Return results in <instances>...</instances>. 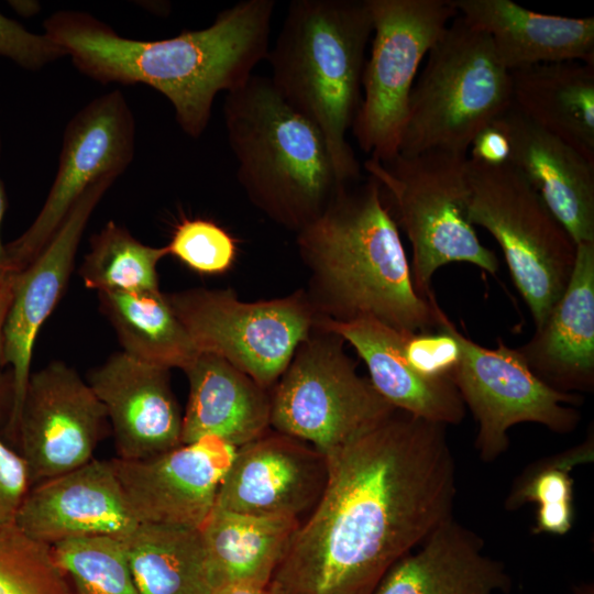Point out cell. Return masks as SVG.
<instances>
[{
  "label": "cell",
  "mask_w": 594,
  "mask_h": 594,
  "mask_svg": "<svg viewBox=\"0 0 594 594\" xmlns=\"http://www.w3.org/2000/svg\"><path fill=\"white\" fill-rule=\"evenodd\" d=\"M167 298L199 352L227 360L268 391L319 319L305 289L242 301L231 289L194 287Z\"/></svg>",
  "instance_id": "8fae6325"
},
{
  "label": "cell",
  "mask_w": 594,
  "mask_h": 594,
  "mask_svg": "<svg viewBox=\"0 0 594 594\" xmlns=\"http://www.w3.org/2000/svg\"><path fill=\"white\" fill-rule=\"evenodd\" d=\"M18 272H8L0 276V366L3 360V330L8 312L12 302Z\"/></svg>",
  "instance_id": "ab89813d"
},
{
  "label": "cell",
  "mask_w": 594,
  "mask_h": 594,
  "mask_svg": "<svg viewBox=\"0 0 594 594\" xmlns=\"http://www.w3.org/2000/svg\"><path fill=\"white\" fill-rule=\"evenodd\" d=\"M166 246L168 254L205 274L226 272L237 255V244L230 233L219 224L200 218L182 220Z\"/></svg>",
  "instance_id": "836d02e7"
},
{
  "label": "cell",
  "mask_w": 594,
  "mask_h": 594,
  "mask_svg": "<svg viewBox=\"0 0 594 594\" xmlns=\"http://www.w3.org/2000/svg\"><path fill=\"white\" fill-rule=\"evenodd\" d=\"M0 56L22 68L36 70L66 54L45 33L31 32L0 12Z\"/></svg>",
  "instance_id": "d590c367"
},
{
  "label": "cell",
  "mask_w": 594,
  "mask_h": 594,
  "mask_svg": "<svg viewBox=\"0 0 594 594\" xmlns=\"http://www.w3.org/2000/svg\"><path fill=\"white\" fill-rule=\"evenodd\" d=\"M52 548L72 594H140L121 540L86 537Z\"/></svg>",
  "instance_id": "4dcf8cb0"
},
{
  "label": "cell",
  "mask_w": 594,
  "mask_h": 594,
  "mask_svg": "<svg viewBox=\"0 0 594 594\" xmlns=\"http://www.w3.org/2000/svg\"><path fill=\"white\" fill-rule=\"evenodd\" d=\"M10 6L22 15H32L35 13L37 4L32 1H10Z\"/></svg>",
  "instance_id": "7bdbcfd3"
},
{
  "label": "cell",
  "mask_w": 594,
  "mask_h": 594,
  "mask_svg": "<svg viewBox=\"0 0 594 594\" xmlns=\"http://www.w3.org/2000/svg\"><path fill=\"white\" fill-rule=\"evenodd\" d=\"M372 34L367 0H294L266 58L272 86L319 129L344 185L361 178L348 133L361 102Z\"/></svg>",
  "instance_id": "277c9868"
},
{
  "label": "cell",
  "mask_w": 594,
  "mask_h": 594,
  "mask_svg": "<svg viewBox=\"0 0 594 594\" xmlns=\"http://www.w3.org/2000/svg\"><path fill=\"white\" fill-rule=\"evenodd\" d=\"M274 9L273 0H242L207 28L154 41L121 36L86 12L58 11L44 21V33L94 80L157 90L180 129L199 138L217 95L245 85L267 58Z\"/></svg>",
  "instance_id": "7a4b0ae2"
},
{
  "label": "cell",
  "mask_w": 594,
  "mask_h": 594,
  "mask_svg": "<svg viewBox=\"0 0 594 594\" xmlns=\"http://www.w3.org/2000/svg\"><path fill=\"white\" fill-rule=\"evenodd\" d=\"M461 356L451 380L479 429L475 449L493 462L509 448L508 430L517 424H539L556 433L574 431L581 414L580 394L563 393L543 383L516 349L501 339L494 349L482 346L457 329Z\"/></svg>",
  "instance_id": "7c38bea8"
},
{
  "label": "cell",
  "mask_w": 594,
  "mask_h": 594,
  "mask_svg": "<svg viewBox=\"0 0 594 594\" xmlns=\"http://www.w3.org/2000/svg\"><path fill=\"white\" fill-rule=\"evenodd\" d=\"M0 594H72L52 546L14 524L0 528Z\"/></svg>",
  "instance_id": "1f68e13d"
},
{
  "label": "cell",
  "mask_w": 594,
  "mask_h": 594,
  "mask_svg": "<svg viewBox=\"0 0 594 594\" xmlns=\"http://www.w3.org/2000/svg\"><path fill=\"white\" fill-rule=\"evenodd\" d=\"M14 525L30 538L55 543L86 538H125L138 525L112 460H90L33 485Z\"/></svg>",
  "instance_id": "ac0fdd59"
},
{
  "label": "cell",
  "mask_w": 594,
  "mask_h": 594,
  "mask_svg": "<svg viewBox=\"0 0 594 594\" xmlns=\"http://www.w3.org/2000/svg\"><path fill=\"white\" fill-rule=\"evenodd\" d=\"M113 182L105 179L90 186L73 206L44 249L25 268L18 272L3 330L4 365L11 366L8 429L12 433L31 375L36 336L64 293L87 222Z\"/></svg>",
  "instance_id": "2e32d148"
},
{
  "label": "cell",
  "mask_w": 594,
  "mask_h": 594,
  "mask_svg": "<svg viewBox=\"0 0 594 594\" xmlns=\"http://www.w3.org/2000/svg\"><path fill=\"white\" fill-rule=\"evenodd\" d=\"M87 383L111 421L118 459H147L183 444L169 370L118 352L94 369Z\"/></svg>",
  "instance_id": "d6986e66"
},
{
  "label": "cell",
  "mask_w": 594,
  "mask_h": 594,
  "mask_svg": "<svg viewBox=\"0 0 594 594\" xmlns=\"http://www.w3.org/2000/svg\"><path fill=\"white\" fill-rule=\"evenodd\" d=\"M327 474L322 453L307 442L268 430L238 448L215 506L300 520L318 503Z\"/></svg>",
  "instance_id": "e0dca14e"
},
{
  "label": "cell",
  "mask_w": 594,
  "mask_h": 594,
  "mask_svg": "<svg viewBox=\"0 0 594 594\" xmlns=\"http://www.w3.org/2000/svg\"><path fill=\"white\" fill-rule=\"evenodd\" d=\"M223 121L241 187L278 226L299 232L345 186L319 129L282 99L268 77L253 75L228 92Z\"/></svg>",
  "instance_id": "5b68a950"
},
{
  "label": "cell",
  "mask_w": 594,
  "mask_h": 594,
  "mask_svg": "<svg viewBox=\"0 0 594 594\" xmlns=\"http://www.w3.org/2000/svg\"><path fill=\"white\" fill-rule=\"evenodd\" d=\"M571 594H594V584L593 582L580 583L572 588Z\"/></svg>",
  "instance_id": "f6af8a7d"
},
{
  "label": "cell",
  "mask_w": 594,
  "mask_h": 594,
  "mask_svg": "<svg viewBox=\"0 0 594 594\" xmlns=\"http://www.w3.org/2000/svg\"><path fill=\"white\" fill-rule=\"evenodd\" d=\"M212 594H275L268 586L261 587L246 584H223Z\"/></svg>",
  "instance_id": "60d3db41"
},
{
  "label": "cell",
  "mask_w": 594,
  "mask_h": 594,
  "mask_svg": "<svg viewBox=\"0 0 594 594\" xmlns=\"http://www.w3.org/2000/svg\"><path fill=\"white\" fill-rule=\"evenodd\" d=\"M574 522V506L558 505L550 507H540L535 517L532 526L534 535H556L563 536L568 534Z\"/></svg>",
  "instance_id": "f35d334b"
},
{
  "label": "cell",
  "mask_w": 594,
  "mask_h": 594,
  "mask_svg": "<svg viewBox=\"0 0 594 594\" xmlns=\"http://www.w3.org/2000/svg\"><path fill=\"white\" fill-rule=\"evenodd\" d=\"M594 431L588 429L585 439L564 451L529 464L516 477L505 499V508L517 510L536 503L538 508L573 505L574 468L593 462Z\"/></svg>",
  "instance_id": "d6a6232c"
},
{
  "label": "cell",
  "mask_w": 594,
  "mask_h": 594,
  "mask_svg": "<svg viewBox=\"0 0 594 594\" xmlns=\"http://www.w3.org/2000/svg\"><path fill=\"white\" fill-rule=\"evenodd\" d=\"M99 306L124 353L142 362L184 370L199 353L167 295L154 292H100Z\"/></svg>",
  "instance_id": "f1b7e54d"
},
{
  "label": "cell",
  "mask_w": 594,
  "mask_h": 594,
  "mask_svg": "<svg viewBox=\"0 0 594 594\" xmlns=\"http://www.w3.org/2000/svg\"><path fill=\"white\" fill-rule=\"evenodd\" d=\"M6 209H7V196H6L3 183L0 178V230H1V223L4 217ZM8 272H11V267L9 264L6 244H3L1 240V231H0V276Z\"/></svg>",
  "instance_id": "b9f144b4"
},
{
  "label": "cell",
  "mask_w": 594,
  "mask_h": 594,
  "mask_svg": "<svg viewBox=\"0 0 594 594\" xmlns=\"http://www.w3.org/2000/svg\"><path fill=\"white\" fill-rule=\"evenodd\" d=\"M237 450L207 437L147 459L112 462L139 524L200 528Z\"/></svg>",
  "instance_id": "9a60e30c"
},
{
  "label": "cell",
  "mask_w": 594,
  "mask_h": 594,
  "mask_svg": "<svg viewBox=\"0 0 594 594\" xmlns=\"http://www.w3.org/2000/svg\"><path fill=\"white\" fill-rule=\"evenodd\" d=\"M373 34L352 125L369 158L399 153L410 92L422 59L457 15L451 0H367Z\"/></svg>",
  "instance_id": "30bf717a"
},
{
  "label": "cell",
  "mask_w": 594,
  "mask_h": 594,
  "mask_svg": "<svg viewBox=\"0 0 594 594\" xmlns=\"http://www.w3.org/2000/svg\"><path fill=\"white\" fill-rule=\"evenodd\" d=\"M8 393L11 395V377H7L0 372V414Z\"/></svg>",
  "instance_id": "ee69618b"
},
{
  "label": "cell",
  "mask_w": 594,
  "mask_h": 594,
  "mask_svg": "<svg viewBox=\"0 0 594 594\" xmlns=\"http://www.w3.org/2000/svg\"><path fill=\"white\" fill-rule=\"evenodd\" d=\"M528 367L563 393L594 389V242L576 244L570 280L544 322L516 348Z\"/></svg>",
  "instance_id": "44dd1931"
},
{
  "label": "cell",
  "mask_w": 594,
  "mask_h": 594,
  "mask_svg": "<svg viewBox=\"0 0 594 594\" xmlns=\"http://www.w3.org/2000/svg\"><path fill=\"white\" fill-rule=\"evenodd\" d=\"M121 541L140 594H212L218 587L199 528L139 524Z\"/></svg>",
  "instance_id": "83f0119b"
},
{
  "label": "cell",
  "mask_w": 594,
  "mask_h": 594,
  "mask_svg": "<svg viewBox=\"0 0 594 594\" xmlns=\"http://www.w3.org/2000/svg\"><path fill=\"white\" fill-rule=\"evenodd\" d=\"M426 57L410 92L398 154H468L476 134L512 107L510 72L487 34L459 14Z\"/></svg>",
  "instance_id": "8992f818"
},
{
  "label": "cell",
  "mask_w": 594,
  "mask_h": 594,
  "mask_svg": "<svg viewBox=\"0 0 594 594\" xmlns=\"http://www.w3.org/2000/svg\"><path fill=\"white\" fill-rule=\"evenodd\" d=\"M457 14L484 31L510 72L536 64H594V19L538 13L512 0H451Z\"/></svg>",
  "instance_id": "d4e9b609"
},
{
  "label": "cell",
  "mask_w": 594,
  "mask_h": 594,
  "mask_svg": "<svg viewBox=\"0 0 594 594\" xmlns=\"http://www.w3.org/2000/svg\"><path fill=\"white\" fill-rule=\"evenodd\" d=\"M30 488L25 461L0 440V528L14 524Z\"/></svg>",
  "instance_id": "8d00e7d4"
},
{
  "label": "cell",
  "mask_w": 594,
  "mask_h": 594,
  "mask_svg": "<svg viewBox=\"0 0 594 594\" xmlns=\"http://www.w3.org/2000/svg\"><path fill=\"white\" fill-rule=\"evenodd\" d=\"M308 272L305 289L321 319L373 318L404 333L437 330L447 315L414 286L398 226L377 182L342 187L326 210L296 233Z\"/></svg>",
  "instance_id": "3957f363"
},
{
  "label": "cell",
  "mask_w": 594,
  "mask_h": 594,
  "mask_svg": "<svg viewBox=\"0 0 594 594\" xmlns=\"http://www.w3.org/2000/svg\"><path fill=\"white\" fill-rule=\"evenodd\" d=\"M344 343L317 323L271 389V428L324 457L395 410L359 374Z\"/></svg>",
  "instance_id": "9c48e42d"
},
{
  "label": "cell",
  "mask_w": 594,
  "mask_h": 594,
  "mask_svg": "<svg viewBox=\"0 0 594 594\" xmlns=\"http://www.w3.org/2000/svg\"><path fill=\"white\" fill-rule=\"evenodd\" d=\"M495 121L508 139V163L542 198L575 244L594 242V163L513 106Z\"/></svg>",
  "instance_id": "ffe728a7"
},
{
  "label": "cell",
  "mask_w": 594,
  "mask_h": 594,
  "mask_svg": "<svg viewBox=\"0 0 594 594\" xmlns=\"http://www.w3.org/2000/svg\"><path fill=\"white\" fill-rule=\"evenodd\" d=\"M468 183V219L499 244L537 329L570 280L576 244L508 162L493 166L469 157Z\"/></svg>",
  "instance_id": "ba28073f"
},
{
  "label": "cell",
  "mask_w": 594,
  "mask_h": 594,
  "mask_svg": "<svg viewBox=\"0 0 594 594\" xmlns=\"http://www.w3.org/2000/svg\"><path fill=\"white\" fill-rule=\"evenodd\" d=\"M468 154L431 150L398 154L380 162L367 158L363 168L380 185L396 224L405 231L413 252L416 292L435 299L431 282L441 266L464 262L494 275L499 262L483 245L468 219Z\"/></svg>",
  "instance_id": "52a82bcc"
},
{
  "label": "cell",
  "mask_w": 594,
  "mask_h": 594,
  "mask_svg": "<svg viewBox=\"0 0 594 594\" xmlns=\"http://www.w3.org/2000/svg\"><path fill=\"white\" fill-rule=\"evenodd\" d=\"M446 428L395 409L327 454L324 490L268 587L372 594L396 561L452 517L455 463Z\"/></svg>",
  "instance_id": "6da1fadb"
},
{
  "label": "cell",
  "mask_w": 594,
  "mask_h": 594,
  "mask_svg": "<svg viewBox=\"0 0 594 594\" xmlns=\"http://www.w3.org/2000/svg\"><path fill=\"white\" fill-rule=\"evenodd\" d=\"M317 323L350 343L369 370L372 385L395 409L430 422L460 424L465 405L450 378H432L417 372L403 353L404 332L373 318Z\"/></svg>",
  "instance_id": "603a6c76"
},
{
  "label": "cell",
  "mask_w": 594,
  "mask_h": 594,
  "mask_svg": "<svg viewBox=\"0 0 594 594\" xmlns=\"http://www.w3.org/2000/svg\"><path fill=\"white\" fill-rule=\"evenodd\" d=\"M300 522L215 506L199 529L218 586H268Z\"/></svg>",
  "instance_id": "4316f807"
},
{
  "label": "cell",
  "mask_w": 594,
  "mask_h": 594,
  "mask_svg": "<svg viewBox=\"0 0 594 594\" xmlns=\"http://www.w3.org/2000/svg\"><path fill=\"white\" fill-rule=\"evenodd\" d=\"M135 121L124 96L112 90L88 102L67 123L56 176L38 215L6 244L11 271L21 272L44 249L81 195L116 180L130 165Z\"/></svg>",
  "instance_id": "4fadbf2b"
},
{
  "label": "cell",
  "mask_w": 594,
  "mask_h": 594,
  "mask_svg": "<svg viewBox=\"0 0 594 594\" xmlns=\"http://www.w3.org/2000/svg\"><path fill=\"white\" fill-rule=\"evenodd\" d=\"M512 106L594 163V64L565 61L510 70Z\"/></svg>",
  "instance_id": "484cf974"
},
{
  "label": "cell",
  "mask_w": 594,
  "mask_h": 594,
  "mask_svg": "<svg viewBox=\"0 0 594 594\" xmlns=\"http://www.w3.org/2000/svg\"><path fill=\"white\" fill-rule=\"evenodd\" d=\"M166 255V245H146L110 221L91 238L79 275L97 293L160 290L157 265Z\"/></svg>",
  "instance_id": "f546056e"
},
{
  "label": "cell",
  "mask_w": 594,
  "mask_h": 594,
  "mask_svg": "<svg viewBox=\"0 0 594 594\" xmlns=\"http://www.w3.org/2000/svg\"><path fill=\"white\" fill-rule=\"evenodd\" d=\"M183 371L189 386L183 444L216 437L240 448L271 430V391L230 362L199 352Z\"/></svg>",
  "instance_id": "cb8c5ba5"
},
{
  "label": "cell",
  "mask_w": 594,
  "mask_h": 594,
  "mask_svg": "<svg viewBox=\"0 0 594 594\" xmlns=\"http://www.w3.org/2000/svg\"><path fill=\"white\" fill-rule=\"evenodd\" d=\"M457 327L448 317L437 330L405 333L403 353L420 374L432 378H450L461 356Z\"/></svg>",
  "instance_id": "e575fe53"
},
{
  "label": "cell",
  "mask_w": 594,
  "mask_h": 594,
  "mask_svg": "<svg viewBox=\"0 0 594 594\" xmlns=\"http://www.w3.org/2000/svg\"><path fill=\"white\" fill-rule=\"evenodd\" d=\"M468 156L475 162L493 166L508 162V139L496 121L476 134L470 145Z\"/></svg>",
  "instance_id": "74e56055"
},
{
  "label": "cell",
  "mask_w": 594,
  "mask_h": 594,
  "mask_svg": "<svg viewBox=\"0 0 594 594\" xmlns=\"http://www.w3.org/2000/svg\"><path fill=\"white\" fill-rule=\"evenodd\" d=\"M484 540L452 517L436 527L415 553L384 574L372 594L508 593L504 563L484 553Z\"/></svg>",
  "instance_id": "7402d4cb"
},
{
  "label": "cell",
  "mask_w": 594,
  "mask_h": 594,
  "mask_svg": "<svg viewBox=\"0 0 594 594\" xmlns=\"http://www.w3.org/2000/svg\"><path fill=\"white\" fill-rule=\"evenodd\" d=\"M107 419L73 367L55 361L31 373L14 430L31 486L92 460Z\"/></svg>",
  "instance_id": "5bb4252c"
}]
</instances>
